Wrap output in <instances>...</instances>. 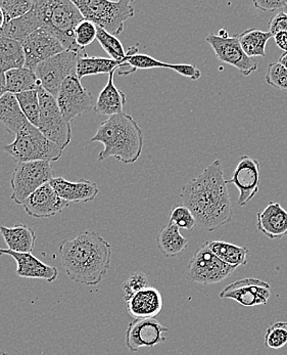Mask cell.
Wrapping results in <instances>:
<instances>
[{
    "label": "cell",
    "mask_w": 287,
    "mask_h": 355,
    "mask_svg": "<svg viewBox=\"0 0 287 355\" xmlns=\"http://www.w3.org/2000/svg\"><path fill=\"white\" fill-rule=\"evenodd\" d=\"M180 197L201 229L212 232L231 220L232 206L220 160L214 161L198 178L189 180Z\"/></svg>",
    "instance_id": "cell-1"
},
{
    "label": "cell",
    "mask_w": 287,
    "mask_h": 355,
    "mask_svg": "<svg viewBox=\"0 0 287 355\" xmlns=\"http://www.w3.org/2000/svg\"><path fill=\"white\" fill-rule=\"evenodd\" d=\"M59 253L68 277L82 285H98L111 268V244L94 230H84L76 238L64 241Z\"/></svg>",
    "instance_id": "cell-2"
},
{
    "label": "cell",
    "mask_w": 287,
    "mask_h": 355,
    "mask_svg": "<svg viewBox=\"0 0 287 355\" xmlns=\"http://www.w3.org/2000/svg\"><path fill=\"white\" fill-rule=\"evenodd\" d=\"M90 143H102L104 146L98 161L115 158L123 164H133L142 154V129L131 115L123 112L102 122Z\"/></svg>",
    "instance_id": "cell-3"
},
{
    "label": "cell",
    "mask_w": 287,
    "mask_h": 355,
    "mask_svg": "<svg viewBox=\"0 0 287 355\" xmlns=\"http://www.w3.org/2000/svg\"><path fill=\"white\" fill-rule=\"evenodd\" d=\"M33 8L41 18L44 29L55 35L66 51L87 55L85 49L75 42V29L84 21L79 8L71 0H36Z\"/></svg>",
    "instance_id": "cell-4"
},
{
    "label": "cell",
    "mask_w": 287,
    "mask_h": 355,
    "mask_svg": "<svg viewBox=\"0 0 287 355\" xmlns=\"http://www.w3.org/2000/svg\"><path fill=\"white\" fill-rule=\"evenodd\" d=\"M0 148L18 163L55 162L61 159L64 152L61 146L49 141L38 127L29 122L17 133L12 144Z\"/></svg>",
    "instance_id": "cell-5"
},
{
    "label": "cell",
    "mask_w": 287,
    "mask_h": 355,
    "mask_svg": "<svg viewBox=\"0 0 287 355\" xmlns=\"http://www.w3.org/2000/svg\"><path fill=\"white\" fill-rule=\"evenodd\" d=\"M84 20L93 23L100 29L113 36L124 31L126 21L133 18L135 8L130 0H74Z\"/></svg>",
    "instance_id": "cell-6"
},
{
    "label": "cell",
    "mask_w": 287,
    "mask_h": 355,
    "mask_svg": "<svg viewBox=\"0 0 287 355\" xmlns=\"http://www.w3.org/2000/svg\"><path fill=\"white\" fill-rule=\"evenodd\" d=\"M53 178V170L50 162L36 161V162L18 163L10 178L12 200L18 205H23L30 195L49 184Z\"/></svg>",
    "instance_id": "cell-7"
},
{
    "label": "cell",
    "mask_w": 287,
    "mask_h": 355,
    "mask_svg": "<svg viewBox=\"0 0 287 355\" xmlns=\"http://www.w3.org/2000/svg\"><path fill=\"white\" fill-rule=\"evenodd\" d=\"M40 118L38 128L53 143L65 150L72 141V126L62 114L57 98L40 86Z\"/></svg>",
    "instance_id": "cell-8"
},
{
    "label": "cell",
    "mask_w": 287,
    "mask_h": 355,
    "mask_svg": "<svg viewBox=\"0 0 287 355\" xmlns=\"http://www.w3.org/2000/svg\"><path fill=\"white\" fill-rule=\"evenodd\" d=\"M237 268L223 262L205 244L194 253V257L190 260L185 277L192 283L212 285L224 281Z\"/></svg>",
    "instance_id": "cell-9"
},
{
    "label": "cell",
    "mask_w": 287,
    "mask_h": 355,
    "mask_svg": "<svg viewBox=\"0 0 287 355\" xmlns=\"http://www.w3.org/2000/svg\"><path fill=\"white\" fill-rule=\"evenodd\" d=\"M81 57L86 55L65 51L38 64L34 72L41 87L57 98L64 81L68 77L77 76V64Z\"/></svg>",
    "instance_id": "cell-10"
},
{
    "label": "cell",
    "mask_w": 287,
    "mask_h": 355,
    "mask_svg": "<svg viewBox=\"0 0 287 355\" xmlns=\"http://www.w3.org/2000/svg\"><path fill=\"white\" fill-rule=\"evenodd\" d=\"M205 40L219 61L234 67L243 76H250L258 69V62L246 55L237 35L229 36L226 30H221L219 34H210Z\"/></svg>",
    "instance_id": "cell-11"
},
{
    "label": "cell",
    "mask_w": 287,
    "mask_h": 355,
    "mask_svg": "<svg viewBox=\"0 0 287 355\" xmlns=\"http://www.w3.org/2000/svg\"><path fill=\"white\" fill-rule=\"evenodd\" d=\"M55 98L62 114L70 123L94 107L92 94L77 76L68 77L64 81Z\"/></svg>",
    "instance_id": "cell-12"
},
{
    "label": "cell",
    "mask_w": 287,
    "mask_h": 355,
    "mask_svg": "<svg viewBox=\"0 0 287 355\" xmlns=\"http://www.w3.org/2000/svg\"><path fill=\"white\" fill-rule=\"evenodd\" d=\"M227 184H231L239 189V196L237 205L244 207L248 205L259 193L261 184L260 162L252 157L243 156L239 159V164L233 172L232 178L226 180Z\"/></svg>",
    "instance_id": "cell-13"
},
{
    "label": "cell",
    "mask_w": 287,
    "mask_h": 355,
    "mask_svg": "<svg viewBox=\"0 0 287 355\" xmlns=\"http://www.w3.org/2000/svg\"><path fill=\"white\" fill-rule=\"evenodd\" d=\"M219 296L221 299H232L243 306H258L267 304L271 297V287L261 279L246 277L229 284Z\"/></svg>",
    "instance_id": "cell-14"
},
{
    "label": "cell",
    "mask_w": 287,
    "mask_h": 355,
    "mask_svg": "<svg viewBox=\"0 0 287 355\" xmlns=\"http://www.w3.org/2000/svg\"><path fill=\"white\" fill-rule=\"evenodd\" d=\"M168 331L169 328L155 318H137L130 322L126 331V346L131 352H137L141 348L155 347L166 341L163 334Z\"/></svg>",
    "instance_id": "cell-15"
},
{
    "label": "cell",
    "mask_w": 287,
    "mask_h": 355,
    "mask_svg": "<svg viewBox=\"0 0 287 355\" xmlns=\"http://www.w3.org/2000/svg\"><path fill=\"white\" fill-rule=\"evenodd\" d=\"M22 45L26 58L25 67L32 71H35L36 67L42 62L66 51L59 40L44 28L26 38Z\"/></svg>",
    "instance_id": "cell-16"
},
{
    "label": "cell",
    "mask_w": 287,
    "mask_h": 355,
    "mask_svg": "<svg viewBox=\"0 0 287 355\" xmlns=\"http://www.w3.org/2000/svg\"><path fill=\"white\" fill-rule=\"evenodd\" d=\"M68 205L70 204L57 195L50 184H46L30 195L22 206L29 216L40 219L55 216Z\"/></svg>",
    "instance_id": "cell-17"
},
{
    "label": "cell",
    "mask_w": 287,
    "mask_h": 355,
    "mask_svg": "<svg viewBox=\"0 0 287 355\" xmlns=\"http://www.w3.org/2000/svg\"><path fill=\"white\" fill-rule=\"evenodd\" d=\"M0 255H8L17 262V275L24 279H44L53 283L59 277V270L55 266H48L32 253H17L8 249L0 248Z\"/></svg>",
    "instance_id": "cell-18"
},
{
    "label": "cell",
    "mask_w": 287,
    "mask_h": 355,
    "mask_svg": "<svg viewBox=\"0 0 287 355\" xmlns=\"http://www.w3.org/2000/svg\"><path fill=\"white\" fill-rule=\"evenodd\" d=\"M49 184L57 195L68 204L89 203L94 201L100 193L98 184L87 180L72 182L63 178H53Z\"/></svg>",
    "instance_id": "cell-19"
},
{
    "label": "cell",
    "mask_w": 287,
    "mask_h": 355,
    "mask_svg": "<svg viewBox=\"0 0 287 355\" xmlns=\"http://www.w3.org/2000/svg\"><path fill=\"white\" fill-rule=\"evenodd\" d=\"M257 227L271 240L284 238L287 234V211L281 204L271 202L257 213Z\"/></svg>",
    "instance_id": "cell-20"
},
{
    "label": "cell",
    "mask_w": 287,
    "mask_h": 355,
    "mask_svg": "<svg viewBox=\"0 0 287 355\" xmlns=\"http://www.w3.org/2000/svg\"><path fill=\"white\" fill-rule=\"evenodd\" d=\"M163 305L164 302L162 294L158 289L151 286L126 301L127 313L134 320L155 318L162 311Z\"/></svg>",
    "instance_id": "cell-21"
},
{
    "label": "cell",
    "mask_w": 287,
    "mask_h": 355,
    "mask_svg": "<svg viewBox=\"0 0 287 355\" xmlns=\"http://www.w3.org/2000/svg\"><path fill=\"white\" fill-rule=\"evenodd\" d=\"M115 71L109 75L108 83L100 92L96 104L94 105L93 110L96 114L111 117L117 114L123 113L127 101L126 94L115 85Z\"/></svg>",
    "instance_id": "cell-22"
},
{
    "label": "cell",
    "mask_w": 287,
    "mask_h": 355,
    "mask_svg": "<svg viewBox=\"0 0 287 355\" xmlns=\"http://www.w3.org/2000/svg\"><path fill=\"white\" fill-rule=\"evenodd\" d=\"M42 28L44 25L39 14L35 8H32V10L25 16L8 23H4L0 29V35L22 43L26 38Z\"/></svg>",
    "instance_id": "cell-23"
},
{
    "label": "cell",
    "mask_w": 287,
    "mask_h": 355,
    "mask_svg": "<svg viewBox=\"0 0 287 355\" xmlns=\"http://www.w3.org/2000/svg\"><path fill=\"white\" fill-rule=\"evenodd\" d=\"M0 234L8 250L17 253H32L35 248V232L31 227L17 225L12 227H0Z\"/></svg>",
    "instance_id": "cell-24"
},
{
    "label": "cell",
    "mask_w": 287,
    "mask_h": 355,
    "mask_svg": "<svg viewBox=\"0 0 287 355\" xmlns=\"http://www.w3.org/2000/svg\"><path fill=\"white\" fill-rule=\"evenodd\" d=\"M0 123L6 127L10 135H15L28 123L16 94L6 92L0 98Z\"/></svg>",
    "instance_id": "cell-25"
},
{
    "label": "cell",
    "mask_w": 287,
    "mask_h": 355,
    "mask_svg": "<svg viewBox=\"0 0 287 355\" xmlns=\"http://www.w3.org/2000/svg\"><path fill=\"white\" fill-rule=\"evenodd\" d=\"M156 243L160 253L168 258L176 257L188 247L187 239L180 234V230L176 225L171 223L158 232Z\"/></svg>",
    "instance_id": "cell-26"
},
{
    "label": "cell",
    "mask_w": 287,
    "mask_h": 355,
    "mask_svg": "<svg viewBox=\"0 0 287 355\" xmlns=\"http://www.w3.org/2000/svg\"><path fill=\"white\" fill-rule=\"evenodd\" d=\"M25 64L22 43L0 35V72L23 68Z\"/></svg>",
    "instance_id": "cell-27"
},
{
    "label": "cell",
    "mask_w": 287,
    "mask_h": 355,
    "mask_svg": "<svg viewBox=\"0 0 287 355\" xmlns=\"http://www.w3.org/2000/svg\"><path fill=\"white\" fill-rule=\"evenodd\" d=\"M205 244L218 258L228 266L237 268L248 263L246 257H248V249L246 247L237 246L224 241H212Z\"/></svg>",
    "instance_id": "cell-28"
},
{
    "label": "cell",
    "mask_w": 287,
    "mask_h": 355,
    "mask_svg": "<svg viewBox=\"0 0 287 355\" xmlns=\"http://www.w3.org/2000/svg\"><path fill=\"white\" fill-rule=\"evenodd\" d=\"M6 74V89L12 94L39 89L40 84L34 71L23 67L8 71Z\"/></svg>",
    "instance_id": "cell-29"
},
{
    "label": "cell",
    "mask_w": 287,
    "mask_h": 355,
    "mask_svg": "<svg viewBox=\"0 0 287 355\" xmlns=\"http://www.w3.org/2000/svg\"><path fill=\"white\" fill-rule=\"evenodd\" d=\"M121 62L102 57H81L77 64V77L79 80L86 76L98 74L110 75L113 71L121 68Z\"/></svg>",
    "instance_id": "cell-30"
},
{
    "label": "cell",
    "mask_w": 287,
    "mask_h": 355,
    "mask_svg": "<svg viewBox=\"0 0 287 355\" xmlns=\"http://www.w3.org/2000/svg\"><path fill=\"white\" fill-rule=\"evenodd\" d=\"M123 66H129L131 67V69L127 71L120 70L118 72L120 76H127V75L136 72L137 70L164 68L174 71L175 68V64L163 63V62L158 61L151 55L138 53V46L137 45L128 49L127 53H126V58L123 60Z\"/></svg>",
    "instance_id": "cell-31"
},
{
    "label": "cell",
    "mask_w": 287,
    "mask_h": 355,
    "mask_svg": "<svg viewBox=\"0 0 287 355\" xmlns=\"http://www.w3.org/2000/svg\"><path fill=\"white\" fill-rule=\"evenodd\" d=\"M273 37L269 31H261L259 29H248L239 34L237 38L248 57H266V45Z\"/></svg>",
    "instance_id": "cell-32"
},
{
    "label": "cell",
    "mask_w": 287,
    "mask_h": 355,
    "mask_svg": "<svg viewBox=\"0 0 287 355\" xmlns=\"http://www.w3.org/2000/svg\"><path fill=\"white\" fill-rule=\"evenodd\" d=\"M17 100L26 119L32 125L38 127L40 118V101L38 90H30L16 94Z\"/></svg>",
    "instance_id": "cell-33"
},
{
    "label": "cell",
    "mask_w": 287,
    "mask_h": 355,
    "mask_svg": "<svg viewBox=\"0 0 287 355\" xmlns=\"http://www.w3.org/2000/svg\"><path fill=\"white\" fill-rule=\"evenodd\" d=\"M96 40L102 45L104 51L110 55L111 59L121 62L122 66H123V60L126 58V51L124 49L123 44L118 40L117 36L111 35L109 32L98 28Z\"/></svg>",
    "instance_id": "cell-34"
},
{
    "label": "cell",
    "mask_w": 287,
    "mask_h": 355,
    "mask_svg": "<svg viewBox=\"0 0 287 355\" xmlns=\"http://www.w3.org/2000/svg\"><path fill=\"white\" fill-rule=\"evenodd\" d=\"M34 1L29 0H2L0 8L3 12L4 23L16 20L27 15L33 8Z\"/></svg>",
    "instance_id": "cell-35"
},
{
    "label": "cell",
    "mask_w": 287,
    "mask_h": 355,
    "mask_svg": "<svg viewBox=\"0 0 287 355\" xmlns=\"http://www.w3.org/2000/svg\"><path fill=\"white\" fill-rule=\"evenodd\" d=\"M264 344L271 349H280L287 344V322H277L266 331Z\"/></svg>",
    "instance_id": "cell-36"
},
{
    "label": "cell",
    "mask_w": 287,
    "mask_h": 355,
    "mask_svg": "<svg viewBox=\"0 0 287 355\" xmlns=\"http://www.w3.org/2000/svg\"><path fill=\"white\" fill-rule=\"evenodd\" d=\"M149 287V279L147 275L142 272L132 273L123 284H122V291H123L124 300H129L132 296L137 293L142 291L145 288Z\"/></svg>",
    "instance_id": "cell-37"
},
{
    "label": "cell",
    "mask_w": 287,
    "mask_h": 355,
    "mask_svg": "<svg viewBox=\"0 0 287 355\" xmlns=\"http://www.w3.org/2000/svg\"><path fill=\"white\" fill-rule=\"evenodd\" d=\"M169 223L176 225L179 230H192L196 227V220L194 214L184 205L173 208L171 211L170 223Z\"/></svg>",
    "instance_id": "cell-38"
},
{
    "label": "cell",
    "mask_w": 287,
    "mask_h": 355,
    "mask_svg": "<svg viewBox=\"0 0 287 355\" xmlns=\"http://www.w3.org/2000/svg\"><path fill=\"white\" fill-rule=\"evenodd\" d=\"M266 83L272 87L287 92V69L284 64L271 63L268 64Z\"/></svg>",
    "instance_id": "cell-39"
},
{
    "label": "cell",
    "mask_w": 287,
    "mask_h": 355,
    "mask_svg": "<svg viewBox=\"0 0 287 355\" xmlns=\"http://www.w3.org/2000/svg\"><path fill=\"white\" fill-rule=\"evenodd\" d=\"M98 28L91 21H81L75 29V42L78 46L85 49L98 38Z\"/></svg>",
    "instance_id": "cell-40"
},
{
    "label": "cell",
    "mask_w": 287,
    "mask_h": 355,
    "mask_svg": "<svg viewBox=\"0 0 287 355\" xmlns=\"http://www.w3.org/2000/svg\"><path fill=\"white\" fill-rule=\"evenodd\" d=\"M252 3L256 8L264 12L287 10V0H254Z\"/></svg>",
    "instance_id": "cell-41"
},
{
    "label": "cell",
    "mask_w": 287,
    "mask_h": 355,
    "mask_svg": "<svg viewBox=\"0 0 287 355\" xmlns=\"http://www.w3.org/2000/svg\"><path fill=\"white\" fill-rule=\"evenodd\" d=\"M269 32L272 35L286 32L287 33V14L284 12H279L276 14L269 21Z\"/></svg>",
    "instance_id": "cell-42"
},
{
    "label": "cell",
    "mask_w": 287,
    "mask_h": 355,
    "mask_svg": "<svg viewBox=\"0 0 287 355\" xmlns=\"http://www.w3.org/2000/svg\"><path fill=\"white\" fill-rule=\"evenodd\" d=\"M174 71L178 74L187 77V78L194 81L198 80L201 77V70L194 64H175Z\"/></svg>",
    "instance_id": "cell-43"
},
{
    "label": "cell",
    "mask_w": 287,
    "mask_h": 355,
    "mask_svg": "<svg viewBox=\"0 0 287 355\" xmlns=\"http://www.w3.org/2000/svg\"><path fill=\"white\" fill-rule=\"evenodd\" d=\"M273 37L277 46L287 53V33L286 32H279V33L275 34Z\"/></svg>",
    "instance_id": "cell-44"
},
{
    "label": "cell",
    "mask_w": 287,
    "mask_h": 355,
    "mask_svg": "<svg viewBox=\"0 0 287 355\" xmlns=\"http://www.w3.org/2000/svg\"><path fill=\"white\" fill-rule=\"evenodd\" d=\"M6 92H8V89H6V74L0 72V98H1Z\"/></svg>",
    "instance_id": "cell-45"
},
{
    "label": "cell",
    "mask_w": 287,
    "mask_h": 355,
    "mask_svg": "<svg viewBox=\"0 0 287 355\" xmlns=\"http://www.w3.org/2000/svg\"><path fill=\"white\" fill-rule=\"evenodd\" d=\"M279 63L284 64L287 69V53H284V55L280 57Z\"/></svg>",
    "instance_id": "cell-46"
},
{
    "label": "cell",
    "mask_w": 287,
    "mask_h": 355,
    "mask_svg": "<svg viewBox=\"0 0 287 355\" xmlns=\"http://www.w3.org/2000/svg\"><path fill=\"white\" fill-rule=\"evenodd\" d=\"M4 25V17L3 12H2L1 8H0V29H1L2 26Z\"/></svg>",
    "instance_id": "cell-47"
},
{
    "label": "cell",
    "mask_w": 287,
    "mask_h": 355,
    "mask_svg": "<svg viewBox=\"0 0 287 355\" xmlns=\"http://www.w3.org/2000/svg\"><path fill=\"white\" fill-rule=\"evenodd\" d=\"M0 355H8V354H4V352H0Z\"/></svg>",
    "instance_id": "cell-48"
}]
</instances>
